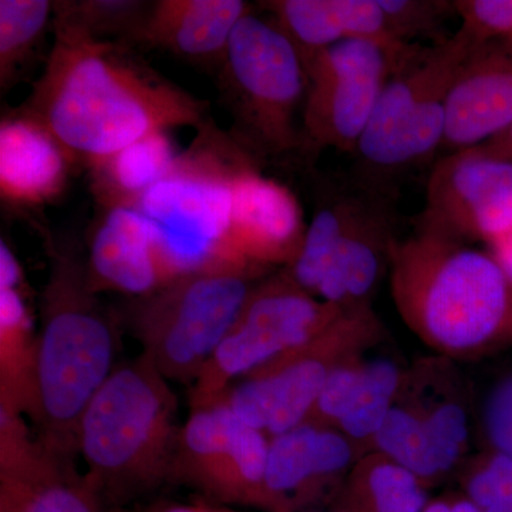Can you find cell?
I'll use <instances>...</instances> for the list:
<instances>
[{"label": "cell", "mask_w": 512, "mask_h": 512, "mask_svg": "<svg viewBox=\"0 0 512 512\" xmlns=\"http://www.w3.org/2000/svg\"><path fill=\"white\" fill-rule=\"evenodd\" d=\"M89 284L96 293L141 298L184 274L160 229L138 208H101L86 256Z\"/></svg>", "instance_id": "e0dca14e"}, {"label": "cell", "mask_w": 512, "mask_h": 512, "mask_svg": "<svg viewBox=\"0 0 512 512\" xmlns=\"http://www.w3.org/2000/svg\"><path fill=\"white\" fill-rule=\"evenodd\" d=\"M393 188L356 180L316 296L345 309L369 308L397 238Z\"/></svg>", "instance_id": "5bb4252c"}, {"label": "cell", "mask_w": 512, "mask_h": 512, "mask_svg": "<svg viewBox=\"0 0 512 512\" xmlns=\"http://www.w3.org/2000/svg\"><path fill=\"white\" fill-rule=\"evenodd\" d=\"M412 45V43H410ZM404 46L349 39L305 62L308 93L303 109L306 151L335 148L355 154L384 84Z\"/></svg>", "instance_id": "8fae6325"}, {"label": "cell", "mask_w": 512, "mask_h": 512, "mask_svg": "<svg viewBox=\"0 0 512 512\" xmlns=\"http://www.w3.org/2000/svg\"><path fill=\"white\" fill-rule=\"evenodd\" d=\"M512 124V40L471 47L447 99L441 153L477 147Z\"/></svg>", "instance_id": "d6986e66"}, {"label": "cell", "mask_w": 512, "mask_h": 512, "mask_svg": "<svg viewBox=\"0 0 512 512\" xmlns=\"http://www.w3.org/2000/svg\"><path fill=\"white\" fill-rule=\"evenodd\" d=\"M151 2L137 0H64L53 2V19L99 40H117L133 46Z\"/></svg>", "instance_id": "f1b7e54d"}, {"label": "cell", "mask_w": 512, "mask_h": 512, "mask_svg": "<svg viewBox=\"0 0 512 512\" xmlns=\"http://www.w3.org/2000/svg\"><path fill=\"white\" fill-rule=\"evenodd\" d=\"M477 148L485 156L512 163V124Z\"/></svg>", "instance_id": "e575fe53"}, {"label": "cell", "mask_w": 512, "mask_h": 512, "mask_svg": "<svg viewBox=\"0 0 512 512\" xmlns=\"http://www.w3.org/2000/svg\"><path fill=\"white\" fill-rule=\"evenodd\" d=\"M146 512H220V508L211 505L197 503H161L148 508Z\"/></svg>", "instance_id": "8d00e7d4"}, {"label": "cell", "mask_w": 512, "mask_h": 512, "mask_svg": "<svg viewBox=\"0 0 512 512\" xmlns=\"http://www.w3.org/2000/svg\"><path fill=\"white\" fill-rule=\"evenodd\" d=\"M464 490L481 512H512V458L487 448L468 463Z\"/></svg>", "instance_id": "f546056e"}, {"label": "cell", "mask_w": 512, "mask_h": 512, "mask_svg": "<svg viewBox=\"0 0 512 512\" xmlns=\"http://www.w3.org/2000/svg\"><path fill=\"white\" fill-rule=\"evenodd\" d=\"M394 37L402 43H414L430 37L434 43L448 39L441 29L451 16H457L454 0H377Z\"/></svg>", "instance_id": "4dcf8cb0"}, {"label": "cell", "mask_w": 512, "mask_h": 512, "mask_svg": "<svg viewBox=\"0 0 512 512\" xmlns=\"http://www.w3.org/2000/svg\"><path fill=\"white\" fill-rule=\"evenodd\" d=\"M177 410L170 380L146 356L113 370L77 430L84 474L106 504L133 500L171 480L181 430Z\"/></svg>", "instance_id": "277c9868"}, {"label": "cell", "mask_w": 512, "mask_h": 512, "mask_svg": "<svg viewBox=\"0 0 512 512\" xmlns=\"http://www.w3.org/2000/svg\"><path fill=\"white\" fill-rule=\"evenodd\" d=\"M350 474L367 512H423L429 503L416 474L376 451L360 458Z\"/></svg>", "instance_id": "4316f807"}, {"label": "cell", "mask_w": 512, "mask_h": 512, "mask_svg": "<svg viewBox=\"0 0 512 512\" xmlns=\"http://www.w3.org/2000/svg\"><path fill=\"white\" fill-rule=\"evenodd\" d=\"M451 512H481V510L467 497H463L460 500L451 501Z\"/></svg>", "instance_id": "74e56055"}, {"label": "cell", "mask_w": 512, "mask_h": 512, "mask_svg": "<svg viewBox=\"0 0 512 512\" xmlns=\"http://www.w3.org/2000/svg\"><path fill=\"white\" fill-rule=\"evenodd\" d=\"M389 271L407 328L444 359L477 360L512 345V281L490 252L416 225L394 239Z\"/></svg>", "instance_id": "7a4b0ae2"}, {"label": "cell", "mask_w": 512, "mask_h": 512, "mask_svg": "<svg viewBox=\"0 0 512 512\" xmlns=\"http://www.w3.org/2000/svg\"><path fill=\"white\" fill-rule=\"evenodd\" d=\"M39 232L49 276L40 298L36 397L29 419L43 446L74 458L80 420L116 369L119 340L113 315L89 284L86 256L52 232Z\"/></svg>", "instance_id": "3957f363"}, {"label": "cell", "mask_w": 512, "mask_h": 512, "mask_svg": "<svg viewBox=\"0 0 512 512\" xmlns=\"http://www.w3.org/2000/svg\"><path fill=\"white\" fill-rule=\"evenodd\" d=\"M488 252L500 262L504 271L510 276L512 281V229L503 237L495 239L494 242L488 244Z\"/></svg>", "instance_id": "d590c367"}, {"label": "cell", "mask_w": 512, "mask_h": 512, "mask_svg": "<svg viewBox=\"0 0 512 512\" xmlns=\"http://www.w3.org/2000/svg\"><path fill=\"white\" fill-rule=\"evenodd\" d=\"M360 458L339 430L311 421L271 437L266 467L269 510L291 512L296 503L352 473Z\"/></svg>", "instance_id": "ffe728a7"}, {"label": "cell", "mask_w": 512, "mask_h": 512, "mask_svg": "<svg viewBox=\"0 0 512 512\" xmlns=\"http://www.w3.org/2000/svg\"><path fill=\"white\" fill-rule=\"evenodd\" d=\"M248 161L254 160L210 123L138 202L136 208L160 229L183 272L234 262L227 251L232 183Z\"/></svg>", "instance_id": "ba28073f"}, {"label": "cell", "mask_w": 512, "mask_h": 512, "mask_svg": "<svg viewBox=\"0 0 512 512\" xmlns=\"http://www.w3.org/2000/svg\"><path fill=\"white\" fill-rule=\"evenodd\" d=\"M0 288H23V271L5 241L0 242Z\"/></svg>", "instance_id": "836d02e7"}, {"label": "cell", "mask_w": 512, "mask_h": 512, "mask_svg": "<svg viewBox=\"0 0 512 512\" xmlns=\"http://www.w3.org/2000/svg\"><path fill=\"white\" fill-rule=\"evenodd\" d=\"M220 512H237V511L227 510V508H220Z\"/></svg>", "instance_id": "ab89813d"}, {"label": "cell", "mask_w": 512, "mask_h": 512, "mask_svg": "<svg viewBox=\"0 0 512 512\" xmlns=\"http://www.w3.org/2000/svg\"><path fill=\"white\" fill-rule=\"evenodd\" d=\"M76 164L25 110L10 111L0 121V195L6 204L33 208L57 200Z\"/></svg>", "instance_id": "44dd1931"}, {"label": "cell", "mask_w": 512, "mask_h": 512, "mask_svg": "<svg viewBox=\"0 0 512 512\" xmlns=\"http://www.w3.org/2000/svg\"><path fill=\"white\" fill-rule=\"evenodd\" d=\"M461 32L478 46L512 40V0H454Z\"/></svg>", "instance_id": "1f68e13d"}, {"label": "cell", "mask_w": 512, "mask_h": 512, "mask_svg": "<svg viewBox=\"0 0 512 512\" xmlns=\"http://www.w3.org/2000/svg\"><path fill=\"white\" fill-rule=\"evenodd\" d=\"M45 72L20 109L43 124L84 167L141 138L207 127L208 104L161 76L117 40H99L53 19Z\"/></svg>", "instance_id": "6da1fadb"}, {"label": "cell", "mask_w": 512, "mask_h": 512, "mask_svg": "<svg viewBox=\"0 0 512 512\" xmlns=\"http://www.w3.org/2000/svg\"><path fill=\"white\" fill-rule=\"evenodd\" d=\"M423 512H451V501L434 500L427 503Z\"/></svg>", "instance_id": "f35d334b"}, {"label": "cell", "mask_w": 512, "mask_h": 512, "mask_svg": "<svg viewBox=\"0 0 512 512\" xmlns=\"http://www.w3.org/2000/svg\"><path fill=\"white\" fill-rule=\"evenodd\" d=\"M346 311L305 291L282 268L265 276L191 384V409L217 402L229 387L316 338Z\"/></svg>", "instance_id": "30bf717a"}, {"label": "cell", "mask_w": 512, "mask_h": 512, "mask_svg": "<svg viewBox=\"0 0 512 512\" xmlns=\"http://www.w3.org/2000/svg\"><path fill=\"white\" fill-rule=\"evenodd\" d=\"M251 10L242 0H157L133 46L165 50L187 62L220 66L229 40Z\"/></svg>", "instance_id": "7402d4cb"}, {"label": "cell", "mask_w": 512, "mask_h": 512, "mask_svg": "<svg viewBox=\"0 0 512 512\" xmlns=\"http://www.w3.org/2000/svg\"><path fill=\"white\" fill-rule=\"evenodd\" d=\"M49 23V0H0V87L8 92L36 52Z\"/></svg>", "instance_id": "83f0119b"}, {"label": "cell", "mask_w": 512, "mask_h": 512, "mask_svg": "<svg viewBox=\"0 0 512 512\" xmlns=\"http://www.w3.org/2000/svg\"><path fill=\"white\" fill-rule=\"evenodd\" d=\"M416 225L467 244L503 237L512 229V163L477 147L444 154L431 168Z\"/></svg>", "instance_id": "4fadbf2b"}, {"label": "cell", "mask_w": 512, "mask_h": 512, "mask_svg": "<svg viewBox=\"0 0 512 512\" xmlns=\"http://www.w3.org/2000/svg\"><path fill=\"white\" fill-rule=\"evenodd\" d=\"M218 69L232 117V140L252 160L306 151L303 109L308 74L301 53L269 15L249 10Z\"/></svg>", "instance_id": "5b68a950"}, {"label": "cell", "mask_w": 512, "mask_h": 512, "mask_svg": "<svg viewBox=\"0 0 512 512\" xmlns=\"http://www.w3.org/2000/svg\"><path fill=\"white\" fill-rule=\"evenodd\" d=\"M181 153L170 131L141 138L89 167L92 190L100 208L133 207L170 173Z\"/></svg>", "instance_id": "cb8c5ba5"}, {"label": "cell", "mask_w": 512, "mask_h": 512, "mask_svg": "<svg viewBox=\"0 0 512 512\" xmlns=\"http://www.w3.org/2000/svg\"><path fill=\"white\" fill-rule=\"evenodd\" d=\"M36 369L37 335L23 288H0V409L30 417Z\"/></svg>", "instance_id": "d4e9b609"}, {"label": "cell", "mask_w": 512, "mask_h": 512, "mask_svg": "<svg viewBox=\"0 0 512 512\" xmlns=\"http://www.w3.org/2000/svg\"><path fill=\"white\" fill-rule=\"evenodd\" d=\"M0 512H106V501L73 458L30 434L25 416L0 410Z\"/></svg>", "instance_id": "9a60e30c"}, {"label": "cell", "mask_w": 512, "mask_h": 512, "mask_svg": "<svg viewBox=\"0 0 512 512\" xmlns=\"http://www.w3.org/2000/svg\"><path fill=\"white\" fill-rule=\"evenodd\" d=\"M308 224L298 198L284 184L242 165L232 183L227 251L238 264L285 268L298 255Z\"/></svg>", "instance_id": "ac0fdd59"}, {"label": "cell", "mask_w": 512, "mask_h": 512, "mask_svg": "<svg viewBox=\"0 0 512 512\" xmlns=\"http://www.w3.org/2000/svg\"><path fill=\"white\" fill-rule=\"evenodd\" d=\"M471 47L460 29L443 42L407 47L357 144V180L392 188L389 181L394 175L419 168L441 153L448 93Z\"/></svg>", "instance_id": "52a82bcc"}, {"label": "cell", "mask_w": 512, "mask_h": 512, "mask_svg": "<svg viewBox=\"0 0 512 512\" xmlns=\"http://www.w3.org/2000/svg\"><path fill=\"white\" fill-rule=\"evenodd\" d=\"M481 430L488 450L512 458V367L485 394Z\"/></svg>", "instance_id": "d6a6232c"}, {"label": "cell", "mask_w": 512, "mask_h": 512, "mask_svg": "<svg viewBox=\"0 0 512 512\" xmlns=\"http://www.w3.org/2000/svg\"><path fill=\"white\" fill-rule=\"evenodd\" d=\"M269 440L222 400L194 407L181 426L173 477L224 504L269 510L266 491Z\"/></svg>", "instance_id": "7c38bea8"}, {"label": "cell", "mask_w": 512, "mask_h": 512, "mask_svg": "<svg viewBox=\"0 0 512 512\" xmlns=\"http://www.w3.org/2000/svg\"><path fill=\"white\" fill-rule=\"evenodd\" d=\"M261 5L291 39L303 63L343 40L407 45L394 37L377 0H271Z\"/></svg>", "instance_id": "603a6c76"}, {"label": "cell", "mask_w": 512, "mask_h": 512, "mask_svg": "<svg viewBox=\"0 0 512 512\" xmlns=\"http://www.w3.org/2000/svg\"><path fill=\"white\" fill-rule=\"evenodd\" d=\"M383 338L372 306L350 309L316 338L239 380L220 400L248 426L279 436L309 420L336 367L365 355Z\"/></svg>", "instance_id": "9c48e42d"}, {"label": "cell", "mask_w": 512, "mask_h": 512, "mask_svg": "<svg viewBox=\"0 0 512 512\" xmlns=\"http://www.w3.org/2000/svg\"><path fill=\"white\" fill-rule=\"evenodd\" d=\"M265 276L256 266L211 264L133 298L126 316L141 355L170 382L194 383Z\"/></svg>", "instance_id": "8992f818"}, {"label": "cell", "mask_w": 512, "mask_h": 512, "mask_svg": "<svg viewBox=\"0 0 512 512\" xmlns=\"http://www.w3.org/2000/svg\"><path fill=\"white\" fill-rule=\"evenodd\" d=\"M436 365L407 372L389 420L404 461L424 484L439 480L463 461L470 446V413L457 389L440 390Z\"/></svg>", "instance_id": "2e32d148"}, {"label": "cell", "mask_w": 512, "mask_h": 512, "mask_svg": "<svg viewBox=\"0 0 512 512\" xmlns=\"http://www.w3.org/2000/svg\"><path fill=\"white\" fill-rule=\"evenodd\" d=\"M406 370L389 356H365L362 375L342 419L339 430L359 451L372 453L373 441L402 390Z\"/></svg>", "instance_id": "484cf974"}]
</instances>
